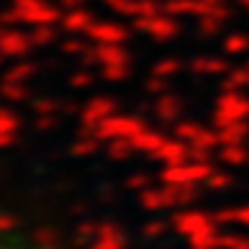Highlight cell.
Masks as SVG:
<instances>
[{
  "instance_id": "cell-1",
  "label": "cell",
  "mask_w": 249,
  "mask_h": 249,
  "mask_svg": "<svg viewBox=\"0 0 249 249\" xmlns=\"http://www.w3.org/2000/svg\"><path fill=\"white\" fill-rule=\"evenodd\" d=\"M0 249H36V247L22 235H14L11 230H0Z\"/></svg>"
}]
</instances>
